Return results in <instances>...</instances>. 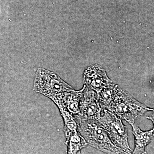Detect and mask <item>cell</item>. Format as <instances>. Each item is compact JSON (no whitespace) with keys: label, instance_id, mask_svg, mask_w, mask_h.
<instances>
[{"label":"cell","instance_id":"obj_1","mask_svg":"<svg viewBox=\"0 0 154 154\" xmlns=\"http://www.w3.org/2000/svg\"><path fill=\"white\" fill-rule=\"evenodd\" d=\"M77 130L88 145L106 154H120L124 150L110 140L107 132L98 122L82 120L74 116Z\"/></svg>","mask_w":154,"mask_h":154},{"label":"cell","instance_id":"obj_2","mask_svg":"<svg viewBox=\"0 0 154 154\" xmlns=\"http://www.w3.org/2000/svg\"><path fill=\"white\" fill-rule=\"evenodd\" d=\"M106 110L115 113L122 119H125L130 125L135 123L136 119L144 113L154 110L139 102L118 86Z\"/></svg>","mask_w":154,"mask_h":154},{"label":"cell","instance_id":"obj_3","mask_svg":"<svg viewBox=\"0 0 154 154\" xmlns=\"http://www.w3.org/2000/svg\"><path fill=\"white\" fill-rule=\"evenodd\" d=\"M33 90L48 97L56 104L60 102L66 93L73 89L57 75L39 69L36 73Z\"/></svg>","mask_w":154,"mask_h":154},{"label":"cell","instance_id":"obj_4","mask_svg":"<svg viewBox=\"0 0 154 154\" xmlns=\"http://www.w3.org/2000/svg\"><path fill=\"white\" fill-rule=\"evenodd\" d=\"M97 122L106 131L115 146L125 152L132 151L128 143L126 127L122 123L121 118L115 113L104 109Z\"/></svg>","mask_w":154,"mask_h":154},{"label":"cell","instance_id":"obj_5","mask_svg":"<svg viewBox=\"0 0 154 154\" xmlns=\"http://www.w3.org/2000/svg\"><path fill=\"white\" fill-rule=\"evenodd\" d=\"M103 110L96 92L86 86L80 100L79 113L74 116L82 120L97 122Z\"/></svg>","mask_w":154,"mask_h":154},{"label":"cell","instance_id":"obj_6","mask_svg":"<svg viewBox=\"0 0 154 154\" xmlns=\"http://www.w3.org/2000/svg\"><path fill=\"white\" fill-rule=\"evenodd\" d=\"M84 81L88 88L96 93L113 84L105 70L99 65L92 66L86 69Z\"/></svg>","mask_w":154,"mask_h":154},{"label":"cell","instance_id":"obj_7","mask_svg":"<svg viewBox=\"0 0 154 154\" xmlns=\"http://www.w3.org/2000/svg\"><path fill=\"white\" fill-rule=\"evenodd\" d=\"M132 127V133L135 138V148L132 154H145V149L154 138V128L147 131H143L134 123Z\"/></svg>","mask_w":154,"mask_h":154},{"label":"cell","instance_id":"obj_8","mask_svg":"<svg viewBox=\"0 0 154 154\" xmlns=\"http://www.w3.org/2000/svg\"><path fill=\"white\" fill-rule=\"evenodd\" d=\"M86 85L82 90L75 91L74 90L66 93L61 100L56 105L58 106H62L66 109L72 115H75L79 113L80 100L82 96L83 92Z\"/></svg>","mask_w":154,"mask_h":154},{"label":"cell","instance_id":"obj_9","mask_svg":"<svg viewBox=\"0 0 154 154\" xmlns=\"http://www.w3.org/2000/svg\"><path fill=\"white\" fill-rule=\"evenodd\" d=\"M67 146V154H81L82 149L85 148L88 144L78 130L65 133Z\"/></svg>","mask_w":154,"mask_h":154},{"label":"cell","instance_id":"obj_10","mask_svg":"<svg viewBox=\"0 0 154 154\" xmlns=\"http://www.w3.org/2000/svg\"><path fill=\"white\" fill-rule=\"evenodd\" d=\"M117 86L113 84L109 87L102 89L99 93H96L99 104L102 109H107L110 104Z\"/></svg>","mask_w":154,"mask_h":154},{"label":"cell","instance_id":"obj_11","mask_svg":"<svg viewBox=\"0 0 154 154\" xmlns=\"http://www.w3.org/2000/svg\"><path fill=\"white\" fill-rule=\"evenodd\" d=\"M132 152H125L124 153H122L120 154H132ZM145 154H148L147 153H146Z\"/></svg>","mask_w":154,"mask_h":154}]
</instances>
